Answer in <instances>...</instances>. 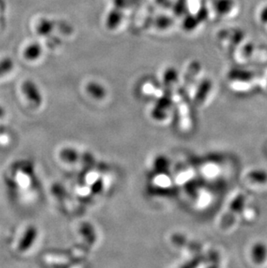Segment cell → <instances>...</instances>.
Segmentation results:
<instances>
[{
	"label": "cell",
	"instance_id": "1",
	"mask_svg": "<svg viewBox=\"0 0 267 268\" xmlns=\"http://www.w3.org/2000/svg\"><path fill=\"white\" fill-rule=\"evenodd\" d=\"M173 101H175L176 107H177L179 127L181 129V131H186V132L190 131L192 125H193V122H192V117H191L189 102L187 101V99L184 98L182 93H180V92H177V93L174 94Z\"/></svg>",
	"mask_w": 267,
	"mask_h": 268
},
{
	"label": "cell",
	"instance_id": "2",
	"mask_svg": "<svg viewBox=\"0 0 267 268\" xmlns=\"http://www.w3.org/2000/svg\"><path fill=\"white\" fill-rule=\"evenodd\" d=\"M161 102H159L157 105L154 107L152 112V116L156 121H165L169 117L171 111V101L162 100Z\"/></svg>",
	"mask_w": 267,
	"mask_h": 268
},
{
	"label": "cell",
	"instance_id": "3",
	"mask_svg": "<svg viewBox=\"0 0 267 268\" xmlns=\"http://www.w3.org/2000/svg\"><path fill=\"white\" fill-rule=\"evenodd\" d=\"M154 183L160 188H168L171 186V179L167 174H159L154 177Z\"/></svg>",
	"mask_w": 267,
	"mask_h": 268
},
{
	"label": "cell",
	"instance_id": "4",
	"mask_svg": "<svg viewBox=\"0 0 267 268\" xmlns=\"http://www.w3.org/2000/svg\"><path fill=\"white\" fill-rule=\"evenodd\" d=\"M192 176H193V173L190 169H184V170L179 171L178 174L176 175V181L178 184H184L189 181Z\"/></svg>",
	"mask_w": 267,
	"mask_h": 268
},
{
	"label": "cell",
	"instance_id": "5",
	"mask_svg": "<svg viewBox=\"0 0 267 268\" xmlns=\"http://www.w3.org/2000/svg\"><path fill=\"white\" fill-rule=\"evenodd\" d=\"M88 91L90 94L93 95L95 98H101L104 96V91L103 88L98 86L97 84H91L88 86Z\"/></svg>",
	"mask_w": 267,
	"mask_h": 268
},
{
	"label": "cell",
	"instance_id": "6",
	"mask_svg": "<svg viewBox=\"0 0 267 268\" xmlns=\"http://www.w3.org/2000/svg\"><path fill=\"white\" fill-rule=\"evenodd\" d=\"M62 159L66 161V162H71L74 163L76 160H77V154L76 151L74 150H70V149H65L63 153H62Z\"/></svg>",
	"mask_w": 267,
	"mask_h": 268
},
{
	"label": "cell",
	"instance_id": "7",
	"mask_svg": "<svg viewBox=\"0 0 267 268\" xmlns=\"http://www.w3.org/2000/svg\"><path fill=\"white\" fill-rule=\"evenodd\" d=\"M262 18H263V20H266L267 21V9L264 12L263 15H262Z\"/></svg>",
	"mask_w": 267,
	"mask_h": 268
}]
</instances>
